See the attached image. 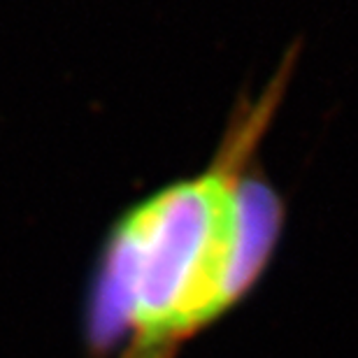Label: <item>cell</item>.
I'll return each instance as SVG.
<instances>
[{
	"instance_id": "1",
	"label": "cell",
	"mask_w": 358,
	"mask_h": 358,
	"mask_svg": "<svg viewBox=\"0 0 358 358\" xmlns=\"http://www.w3.org/2000/svg\"><path fill=\"white\" fill-rule=\"evenodd\" d=\"M277 96L247 107L205 173L133 205L107 238L91 328L121 358H173L226 317L266 270L282 200L254 168Z\"/></svg>"
}]
</instances>
